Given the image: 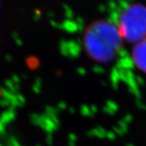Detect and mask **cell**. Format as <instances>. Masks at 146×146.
I'll return each instance as SVG.
<instances>
[{
	"label": "cell",
	"instance_id": "cell-1",
	"mask_svg": "<svg viewBox=\"0 0 146 146\" xmlns=\"http://www.w3.org/2000/svg\"><path fill=\"white\" fill-rule=\"evenodd\" d=\"M123 42L117 25L110 21H94L84 32V51L98 63H109L115 58L123 47Z\"/></svg>",
	"mask_w": 146,
	"mask_h": 146
},
{
	"label": "cell",
	"instance_id": "cell-2",
	"mask_svg": "<svg viewBox=\"0 0 146 146\" xmlns=\"http://www.w3.org/2000/svg\"><path fill=\"white\" fill-rule=\"evenodd\" d=\"M123 40L135 44L146 37V6L133 3L119 15L116 25Z\"/></svg>",
	"mask_w": 146,
	"mask_h": 146
},
{
	"label": "cell",
	"instance_id": "cell-3",
	"mask_svg": "<svg viewBox=\"0 0 146 146\" xmlns=\"http://www.w3.org/2000/svg\"><path fill=\"white\" fill-rule=\"evenodd\" d=\"M131 58L136 68L146 73V37L134 44L131 50Z\"/></svg>",
	"mask_w": 146,
	"mask_h": 146
}]
</instances>
